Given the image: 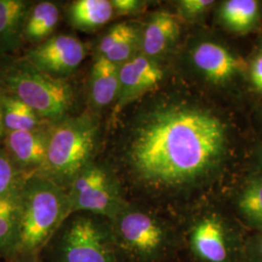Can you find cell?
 I'll list each match as a JSON object with an SVG mask.
<instances>
[{
	"instance_id": "obj_1",
	"label": "cell",
	"mask_w": 262,
	"mask_h": 262,
	"mask_svg": "<svg viewBox=\"0 0 262 262\" xmlns=\"http://www.w3.org/2000/svg\"><path fill=\"white\" fill-rule=\"evenodd\" d=\"M226 123L201 105L167 101L136 122L122 159L127 193L178 216L214 194L225 174Z\"/></svg>"
},
{
	"instance_id": "obj_2",
	"label": "cell",
	"mask_w": 262,
	"mask_h": 262,
	"mask_svg": "<svg viewBox=\"0 0 262 262\" xmlns=\"http://www.w3.org/2000/svg\"><path fill=\"white\" fill-rule=\"evenodd\" d=\"M124 262H183L178 216L130 200L111 221Z\"/></svg>"
},
{
	"instance_id": "obj_3",
	"label": "cell",
	"mask_w": 262,
	"mask_h": 262,
	"mask_svg": "<svg viewBox=\"0 0 262 262\" xmlns=\"http://www.w3.org/2000/svg\"><path fill=\"white\" fill-rule=\"evenodd\" d=\"M213 199L206 197L178 215L183 262H241L250 232Z\"/></svg>"
},
{
	"instance_id": "obj_4",
	"label": "cell",
	"mask_w": 262,
	"mask_h": 262,
	"mask_svg": "<svg viewBox=\"0 0 262 262\" xmlns=\"http://www.w3.org/2000/svg\"><path fill=\"white\" fill-rule=\"evenodd\" d=\"M67 219L66 188L40 174L28 176L20 188L17 255H39Z\"/></svg>"
},
{
	"instance_id": "obj_5",
	"label": "cell",
	"mask_w": 262,
	"mask_h": 262,
	"mask_svg": "<svg viewBox=\"0 0 262 262\" xmlns=\"http://www.w3.org/2000/svg\"><path fill=\"white\" fill-rule=\"evenodd\" d=\"M0 91L19 98L52 124L62 122L75 105V94L66 79L41 71L27 58L0 64Z\"/></svg>"
},
{
	"instance_id": "obj_6",
	"label": "cell",
	"mask_w": 262,
	"mask_h": 262,
	"mask_svg": "<svg viewBox=\"0 0 262 262\" xmlns=\"http://www.w3.org/2000/svg\"><path fill=\"white\" fill-rule=\"evenodd\" d=\"M100 123L93 113L68 117L53 125L47 158L40 175L67 189L76 176L94 161Z\"/></svg>"
},
{
	"instance_id": "obj_7",
	"label": "cell",
	"mask_w": 262,
	"mask_h": 262,
	"mask_svg": "<svg viewBox=\"0 0 262 262\" xmlns=\"http://www.w3.org/2000/svg\"><path fill=\"white\" fill-rule=\"evenodd\" d=\"M55 262H124L113 233L111 221L78 213L56 231Z\"/></svg>"
},
{
	"instance_id": "obj_8",
	"label": "cell",
	"mask_w": 262,
	"mask_h": 262,
	"mask_svg": "<svg viewBox=\"0 0 262 262\" xmlns=\"http://www.w3.org/2000/svg\"><path fill=\"white\" fill-rule=\"evenodd\" d=\"M66 190L68 217L85 213L112 221L130 201L122 176L96 161L81 171Z\"/></svg>"
},
{
	"instance_id": "obj_9",
	"label": "cell",
	"mask_w": 262,
	"mask_h": 262,
	"mask_svg": "<svg viewBox=\"0 0 262 262\" xmlns=\"http://www.w3.org/2000/svg\"><path fill=\"white\" fill-rule=\"evenodd\" d=\"M85 48L72 35L59 34L28 49L25 58L38 69L58 79H66L83 62Z\"/></svg>"
},
{
	"instance_id": "obj_10",
	"label": "cell",
	"mask_w": 262,
	"mask_h": 262,
	"mask_svg": "<svg viewBox=\"0 0 262 262\" xmlns=\"http://www.w3.org/2000/svg\"><path fill=\"white\" fill-rule=\"evenodd\" d=\"M164 72L156 58L139 53L120 66V90L113 107V117H117L129 104L156 89Z\"/></svg>"
},
{
	"instance_id": "obj_11",
	"label": "cell",
	"mask_w": 262,
	"mask_h": 262,
	"mask_svg": "<svg viewBox=\"0 0 262 262\" xmlns=\"http://www.w3.org/2000/svg\"><path fill=\"white\" fill-rule=\"evenodd\" d=\"M53 125L6 132L2 146L15 165L26 176L39 174L44 167Z\"/></svg>"
},
{
	"instance_id": "obj_12",
	"label": "cell",
	"mask_w": 262,
	"mask_h": 262,
	"mask_svg": "<svg viewBox=\"0 0 262 262\" xmlns=\"http://www.w3.org/2000/svg\"><path fill=\"white\" fill-rule=\"evenodd\" d=\"M192 64L208 82L225 84L244 68L243 61L227 48L214 41H201L190 52Z\"/></svg>"
},
{
	"instance_id": "obj_13",
	"label": "cell",
	"mask_w": 262,
	"mask_h": 262,
	"mask_svg": "<svg viewBox=\"0 0 262 262\" xmlns=\"http://www.w3.org/2000/svg\"><path fill=\"white\" fill-rule=\"evenodd\" d=\"M230 213L249 232L262 230V172L248 174L232 189Z\"/></svg>"
},
{
	"instance_id": "obj_14",
	"label": "cell",
	"mask_w": 262,
	"mask_h": 262,
	"mask_svg": "<svg viewBox=\"0 0 262 262\" xmlns=\"http://www.w3.org/2000/svg\"><path fill=\"white\" fill-rule=\"evenodd\" d=\"M141 28L132 23H119L100 39L97 55L121 66L140 53Z\"/></svg>"
},
{
	"instance_id": "obj_15",
	"label": "cell",
	"mask_w": 262,
	"mask_h": 262,
	"mask_svg": "<svg viewBox=\"0 0 262 262\" xmlns=\"http://www.w3.org/2000/svg\"><path fill=\"white\" fill-rule=\"evenodd\" d=\"M178 18L162 11L152 14L141 29L140 53L151 58L166 53L180 35Z\"/></svg>"
},
{
	"instance_id": "obj_16",
	"label": "cell",
	"mask_w": 262,
	"mask_h": 262,
	"mask_svg": "<svg viewBox=\"0 0 262 262\" xmlns=\"http://www.w3.org/2000/svg\"><path fill=\"white\" fill-rule=\"evenodd\" d=\"M120 90V66L96 56L91 68L89 97L95 110L115 105Z\"/></svg>"
},
{
	"instance_id": "obj_17",
	"label": "cell",
	"mask_w": 262,
	"mask_h": 262,
	"mask_svg": "<svg viewBox=\"0 0 262 262\" xmlns=\"http://www.w3.org/2000/svg\"><path fill=\"white\" fill-rule=\"evenodd\" d=\"M32 5L26 0H0V56L9 55L20 47Z\"/></svg>"
},
{
	"instance_id": "obj_18",
	"label": "cell",
	"mask_w": 262,
	"mask_h": 262,
	"mask_svg": "<svg viewBox=\"0 0 262 262\" xmlns=\"http://www.w3.org/2000/svg\"><path fill=\"white\" fill-rule=\"evenodd\" d=\"M20 188L0 196V254L10 260L18 250Z\"/></svg>"
},
{
	"instance_id": "obj_19",
	"label": "cell",
	"mask_w": 262,
	"mask_h": 262,
	"mask_svg": "<svg viewBox=\"0 0 262 262\" xmlns=\"http://www.w3.org/2000/svg\"><path fill=\"white\" fill-rule=\"evenodd\" d=\"M72 27L83 31H94L115 17L111 0H77L67 11Z\"/></svg>"
},
{
	"instance_id": "obj_20",
	"label": "cell",
	"mask_w": 262,
	"mask_h": 262,
	"mask_svg": "<svg viewBox=\"0 0 262 262\" xmlns=\"http://www.w3.org/2000/svg\"><path fill=\"white\" fill-rule=\"evenodd\" d=\"M260 3L256 0H227L219 11L221 23L235 33H248L260 19Z\"/></svg>"
},
{
	"instance_id": "obj_21",
	"label": "cell",
	"mask_w": 262,
	"mask_h": 262,
	"mask_svg": "<svg viewBox=\"0 0 262 262\" xmlns=\"http://www.w3.org/2000/svg\"><path fill=\"white\" fill-rule=\"evenodd\" d=\"M59 16V9L54 2L42 1L33 4L26 21L24 39L38 45L52 37Z\"/></svg>"
},
{
	"instance_id": "obj_22",
	"label": "cell",
	"mask_w": 262,
	"mask_h": 262,
	"mask_svg": "<svg viewBox=\"0 0 262 262\" xmlns=\"http://www.w3.org/2000/svg\"><path fill=\"white\" fill-rule=\"evenodd\" d=\"M0 99L3 124L6 132L29 130L52 124L43 120L33 109L14 95L0 91Z\"/></svg>"
},
{
	"instance_id": "obj_23",
	"label": "cell",
	"mask_w": 262,
	"mask_h": 262,
	"mask_svg": "<svg viewBox=\"0 0 262 262\" xmlns=\"http://www.w3.org/2000/svg\"><path fill=\"white\" fill-rule=\"evenodd\" d=\"M26 176L10 159L3 146L0 147V196L19 190Z\"/></svg>"
},
{
	"instance_id": "obj_24",
	"label": "cell",
	"mask_w": 262,
	"mask_h": 262,
	"mask_svg": "<svg viewBox=\"0 0 262 262\" xmlns=\"http://www.w3.org/2000/svg\"><path fill=\"white\" fill-rule=\"evenodd\" d=\"M215 4L213 0H181L178 2L179 14L187 19L203 16Z\"/></svg>"
},
{
	"instance_id": "obj_25",
	"label": "cell",
	"mask_w": 262,
	"mask_h": 262,
	"mask_svg": "<svg viewBox=\"0 0 262 262\" xmlns=\"http://www.w3.org/2000/svg\"><path fill=\"white\" fill-rule=\"evenodd\" d=\"M241 262H262V230L247 236Z\"/></svg>"
},
{
	"instance_id": "obj_26",
	"label": "cell",
	"mask_w": 262,
	"mask_h": 262,
	"mask_svg": "<svg viewBox=\"0 0 262 262\" xmlns=\"http://www.w3.org/2000/svg\"><path fill=\"white\" fill-rule=\"evenodd\" d=\"M115 16H133L145 9L147 2L139 0H111Z\"/></svg>"
},
{
	"instance_id": "obj_27",
	"label": "cell",
	"mask_w": 262,
	"mask_h": 262,
	"mask_svg": "<svg viewBox=\"0 0 262 262\" xmlns=\"http://www.w3.org/2000/svg\"><path fill=\"white\" fill-rule=\"evenodd\" d=\"M249 79L253 90L262 94V51L253 56L249 66Z\"/></svg>"
},
{
	"instance_id": "obj_28",
	"label": "cell",
	"mask_w": 262,
	"mask_h": 262,
	"mask_svg": "<svg viewBox=\"0 0 262 262\" xmlns=\"http://www.w3.org/2000/svg\"><path fill=\"white\" fill-rule=\"evenodd\" d=\"M14 262H42L39 255H17Z\"/></svg>"
},
{
	"instance_id": "obj_29",
	"label": "cell",
	"mask_w": 262,
	"mask_h": 262,
	"mask_svg": "<svg viewBox=\"0 0 262 262\" xmlns=\"http://www.w3.org/2000/svg\"><path fill=\"white\" fill-rule=\"evenodd\" d=\"M6 135V130L3 124V116H2V105H1V99H0V141L3 140Z\"/></svg>"
},
{
	"instance_id": "obj_30",
	"label": "cell",
	"mask_w": 262,
	"mask_h": 262,
	"mask_svg": "<svg viewBox=\"0 0 262 262\" xmlns=\"http://www.w3.org/2000/svg\"><path fill=\"white\" fill-rule=\"evenodd\" d=\"M257 158H258V164H259V170L262 172V148L259 150V152L257 155Z\"/></svg>"
}]
</instances>
